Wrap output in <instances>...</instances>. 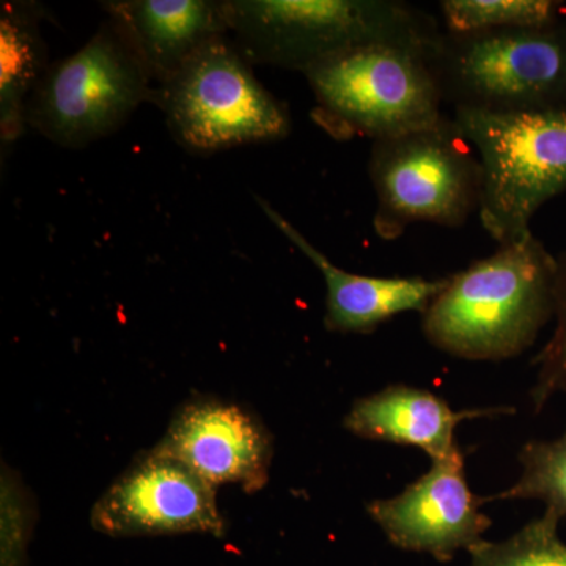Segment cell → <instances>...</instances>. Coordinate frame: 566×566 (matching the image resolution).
<instances>
[{"label":"cell","instance_id":"cell-1","mask_svg":"<svg viewBox=\"0 0 566 566\" xmlns=\"http://www.w3.org/2000/svg\"><path fill=\"white\" fill-rule=\"evenodd\" d=\"M558 262L534 233L449 275L422 315L434 348L464 360L512 359L556 314Z\"/></svg>","mask_w":566,"mask_h":566},{"label":"cell","instance_id":"cell-5","mask_svg":"<svg viewBox=\"0 0 566 566\" xmlns=\"http://www.w3.org/2000/svg\"><path fill=\"white\" fill-rule=\"evenodd\" d=\"M378 207L375 232L397 240L419 222L461 227L480 211L483 166L453 117L374 142L368 161Z\"/></svg>","mask_w":566,"mask_h":566},{"label":"cell","instance_id":"cell-2","mask_svg":"<svg viewBox=\"0 0 566 566\" xmlns=\"http://www.w3.org/2000/svg\"><path fill=\"white\" fill-rule=\"evenodd\" d=\"M438 41H376L316 63L304 73L312 118L337 140L376 142L434 125L444 117L431 65Z\"/></svg>","mask_w":566,"mask_h":566},{"label":"cell","instance_id":"cell-18","mask_svg":"<svg viewBox=\"0 0 566 566\" xmlns=\"http://www.w3.org/2000/svg\"><path fill=\"white\" fill-rule=\"evenodd\" d=\"M560 520L546 510L504 542L485 539L469 553V566H566V545L558 536Z\"/></svg>","mask_w":566,"mask_h":566},{"label":"cell","instance_id":"cell-11","mask_svg":"<svg viewBox=\"0 0 566 566\" xmlns=\"http://www.w3.org/2000/svg\"><path fill=\"white\" fill-rule=\"evenodd\" d=\"M218 490L233 483L256 493L270 482L273 436L243 406L221 398L186 401L158 446Z\"/></svg>","mask_w":566,"mask_h":566},{"label":"cell","instance_id":"cell-14","mask_svg":"<svg viewBox=\"0 0 566 566\" xmlns=\"http://www.w3.org/2000/svg\"><path fill=\"white\" fill-rule=\"evenodd\" d=\"M513 412L515 409L502 406L455 411L428 390L394 385L354 401L344 424L357 438L416 447L438 461L461 452L455 430L464 420Z\"/></svg>","mask_w":566,"mask_h":566},{"label":"cell","instance_id":"cell-13","mask_svg":"<svg viewBox=\"0 0 566 566\" xmlns=\"http://www.w3.org/2000/svg\"><path fill=\"white\" fill-rule=\"evenodd\" d=\"M102 6L156 87L212 40L230 33L223 0H109Z\"/></svg>","mask_w":566,"mask_h":566},{"label":"cell","instance_id":"cell-7","mask_svg":"<svg viewBox=\"0 0 566 566\" xmlns=\"http://www.w3.org/2000/svg\"><path fill=\"white\" fill-rule=\"evenodd\" d=\"M453 109L523 112L566 106V21L553 28L447 33L431 57Z\"/></svg>","mask_w":566,"mask_h":566},{"label":"cell","instance_id":"cell-15","mask_svg":"<svg viewBox=\"0 0 566 566\" xmlns=\"http://www.w3.org/2000/svg\"><path fill=\"white\" fill-rule=\"evenodd\" d=\"M35 2H2L0 9V136L11 144L24 133L25 106L48 70Z\"/></svg>","mask_w":566,"mask_h":566},{"label":"cell","instance_id":"cell-10","mask_svg":"<svg viewBox=\"0 0 566 566\" xmlns=\"http://www.w3.org/2000/svg\"><path fill=\"white\" fill-rule=\"evenodd\" d=\"M469 490L463 452L431 461V469L403 493L368 502L367 512L394 546L450 562L485 542L493 521Z\"/></svg>","mask_w":566,"mask_h":566},{"label":"cell","instance_id":"cell-17","mask_svg":"<svg viewBox=\"0 0 566 566\" xmlns=\"http://www.w3.org/2000/svg\"><path fill=\"white\" fill-rule=\"evenodd\" d=\"M521 475L494 501H542L546 510L566 516V428L553 441H531L517 457Z\"/></svg>","mask_w":566,"mask_h":566},{"label":"cell","instance_id":"cell-12","mask_svg":"<svg viewBox=\"0 0 566 566\" xmlns=\"http://www.w3.org/2000/svg\"><path fill=\"white\" fill-rule=\"evenodd\" d=\"M266 218L279 232L318 268L326 282L324 326L329 333L371 334L382 323L406 312L424 314L444 292L449 277H368L335 266L292 222L256 197Z\"/></svg>","mask_w":566,"mask_h":566},{"label":"cell","instance_id":"cell-8","mask_svg":"<svg viewBox=\"0 0 566 566\" xmlns=\"http://www.w3.org/2000/svg\"><path fill=\"white\" fill-rule=\"evenodd\" d=\"M156 84L114 21L80 51L51 63L25 106V126L59 147L84 148L155 102Z\"/></svg>","mask_w":566,"mask_h":566},{"label":"cell","instance_id":"cell-3","mask_svg":"<svg viewBox=\"0 0 566 566\" xmlns=\"http://www.w3.org/2000/svg\"><path fill=\"white\" fill-rule=\"evenodd\" d=\"M232 40L252 65L305 73L376 41L434 44L431 14L397 0H223Z\"/></svg>","mask_w":566,"mask_h":566},{"label":"cell","instance_id":"cell-4","mask_svg":"<svg viewBox=\"0 0 566 566\" xmlns=\"http://www.w3.org/2000/svg\"><path fill=\"white\" fill-rule=\"evenodd\" d=\"M453 120L482 161L483 229L499 245L523 240L535 212L566 189V106L453 109Z\"/></svg>","mask_w":566,"mask_h":566},{"label":"cell","instance_id":"cell-6","mask_svg":"<svg viewBox=\"0 0 566 566\" xmlns=\"http://www.w3.org/2000/svg\"><path fill=\"white\" fill-rule=\"evenodd\" d=\"M153 104L174 139L193 155L282 140L292 132L289 107L256 80L229 35L212 40L158 85Z\"/></svg>","mask_w":566,"mask_h":566},{"label":"cell","instance_id":"cell-16","mask_svg":"<svg viewBox=\"0 0 566 566\" xmlns=\"http://www.w3.org/2000/svg\"><path fill=\"white\" fill-rule=\"evenodd\" d=\"M447 33L553 28L566 21L554 0H444L439 3Z\"/></svg>","mask_w":566,"mask_h":566},{"label":"cell","instance_id":"cell-9","mask_svg":"<svg viewBox=\"0 0 566 566\" xmlns=\"http://www.w3.org/2000/svg\"><path fill=\"white\" fill-rule=\"evenodd\" d=\"M216 491L181 461L151 449L93 505L92 527L111 536H222L226 520Z\"/></svg>","mask_w":566,"mask_h":566},{"label":"cell","instance_id":"cell-19","mask_svg":"<svg viewBox=\"0 0 566 566\" xmlns=\"http://www.w3.org/2000/svg\"><path fill=\"white\" fill-rule=\"evenodd\" d=\"M556 329L535 359L538 374L532 401L538 412L556 394H566V252L557 259Z\"/></svg>","mask_w":566,"mask_h":566}]
</instances>
